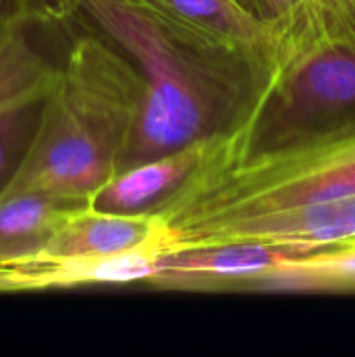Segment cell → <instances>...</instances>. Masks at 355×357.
<instances>
[{
    "label": "cell",
    "instance_id": "8",
    "mask_svg": "<svg viewBox=\"0 0 355 357\" xmlns=\"http://www.w3.org/2000/svg\"><path fill=\"white\" fill-rule=\"evenodd\" d=\"M197 47L235 52L267 40V26L239 0H143Z\"/></svg>",
    "mask_w": 355,
    "mask_h": 357
},
{
    "label": "cell",
    "instance_id": "5",
    "mask_svg": "<svg viewBox=\"0 0 355 357\" xmlns=\"http://www.w3.org/2000/svg\"><path fill=\"white\" fill-rule=\"evenodd\" d=\"M281 110L284 131L355 122V47L313 49L282 87Z\"/></svg>",
    "mask_w": 355,
    "mask_h": 357
},
{
    "label": "cell",
    "instance_id": "16",
    "mask_svg": "<svg viewBox=\"0 0 355 357\" xmlns=\"http://www.w3.org/2000/svg\"><path fill=\"white\" fill-rule=\"evenodd\" d=\"M265 3H268L270 7H274V10H278V13H285V10L291 7L292 0H265Z\"/></svg>",
    "mask_w": 355,
    "mask_h": 357
},
{
    "label": "cell",
    "instance_id": "3",
    "mask_svg": "<svg viewBox=\"0 0 355 357\" xmlns=\"http://www.w3.org/2000/svg\"><path fill=\"white\" fill-rule=\"evenodd\" d=\"M100 30L124 49L143 80L138 128L127 167L221 132V82L195 44L143 0H82Z\"/></svg>",
    "mask_w": 355,
    "mask_h": 357
},
{
    "label": "cell",
    "instance_id": "13",
    "mask_svg": "<svg viewBox=\"0 0 355 357\" xmlns=\"http://www.w3.org/2000/svg\"><path fill=\"white\" fill-rule=\"evenodd\" d=\"M44 101L21 105L0 114V192L16 173L33 139Z\"/></svg>",
    "mask_w": 355,
    "mask_h": 357
},
{
    "label": "cell",
    "instance_id": "14",
    "mask_svg": "<svg viewBox=\"0 0 355 357\" xmlns=\"http://www.w3.org/2000/svg\"><path fill=\"white\" fill-rule=\"evenodd\" d=\"M16 17L44 21V0H0V23Z\"/></svg>",
    "mask_w": 355,
    "mask_h": 357
},
{
    "label": "cell",
    "instance_id": "17",
    "mask_svg": "<svg viewBox=\"0 0 355 357\" xmlns=\"http://www.w3.org/2000/svg\"><path fill=\"white\" fill-rule=\"evenodd\" d=\"M239 2L244 3V6H246V7H249V9L254 10V3L265 2V0H239Z\"/></svg>",
    "mask_w": 355,
    "mask_h": 357
},
{
    "label": "cell",
    "instance_id": "12",
    "mask_svg": "<svg viewBox=\"0 0 355 357\" xmlns=\"http://www.w3.org/2000/svg\"><path fill=\"white\" fill-rule=\"evenodd\" d=\"M79 204L45 194L0 197V255L28 253L44 248L66 213Z\"/></svg>",
    "mask_w": 355,
    "mask_h": 357
},
{
    "label": "cell",
    "instance_id": "9",
    "mask_svg": "<svg viewBox=\"0 0 355 357\" xmlns=\"http://www.w3.org/2000/svg\"><path fill=\"white\" fill-rule=\"evenodd\" d=\"M212 136L167 155L125 167L97 192L93 204L115 213L148 211L194 171L207 152Z\"/></svg>",
    "mask_w": 355,
    "mask_h": 357
},
{
    "label": "cell",
    "instance_id": "7",
    "mask_svg": "<svg viewBox=\"0 0 355 357\" xmlns=\"http://www.w3.org/2000/svg\"><path fill=\"white\" fill-rule=\"evenodd\" d=\"M160 236L162 222L155 213L104 211L86 202L66 213L44 250L68 257H108L143 248L160 253Z\"/></svg>",
    "mask_w": 355,
    "mask_h": 357
},
{
    "label": "cell",
    "instance_id": "10",
    "mask_svg": "<svg viewBox=\"0 0 355 357\" xmlns=\"http://www.w3.org/2000/svg\"><path fill=\"white\" fill-rule=\"evenodd\" d=\"M38 20L16 17L0 23V114L47 100L59 80V68L37 49L30 30Z\"/></svg>",
    "mask_w": 355,
    "mask_h": 357
},
{
    "label": "cell",
    "instance_id": "1",
    "mask_svg": "<svg viewBox=\"0 0 355 357\" xmlns=\"http://www.w3.org/2000/svg\"><path fill=\"white\" fill-rule=\"evenodd\" d=\"M355 195V122L282 131L256 146L246 126L216 132L190 174L148 211L162 234Z\"/></svg>",
    "mask_w": 355,
    "mask_h": 357
},
{
    "label": "cell",
    "instance_id": "15",
    "mask_svg": "<svg viewBox=\"0 0 355 357\" xmlns=\"http://www.w3.org/2000/svg\"><path fill=\"white\" fill-rule=\"evenodd\" d=\"M82 0H44L45 20H61L79 10Z\"/></svg>",
    "mask_w": 355,
    "mask_h": 357
},
{
    "label": "cell",
    "instance_id": "4",
    "mask_svg": "<svg viewBox=\"0 0 355 357\" xmlns=\"http://www.w3.org/2000/svg\"><path fill=\"white\" fill-rule=\"evenodd\" d=\"M160 258L155 248L108 257H68L44 248L28 253L0 255V293L148 281Z\"/></svg>",
    "mask_w": 355,
    "mask_h": 357
},
{
    "label": "cell",
    "instance_id": "6",
    "mask_svg": "<svg viewBox=\"0 0 355 357\" xmlns=\"http://www.w3.org/2000/svg\"><path fill=\"white\" fill-rule=\"evenodd\" d=\"M289 255L298 253L258 243L187 250L160 258L146 282L167 289L251 288Z\"/></svg>",
    "mask_w": 355,
    "mask_h": 357
},
{
    "label": "cell",
    "instance_id": "11",
    "mask_svg": "<svg viewBox=\"0 0 355 357\" xmlns=\"http://www.w3.org/2000/svg\"><path fill=\"white\" fill-rule=\"evenodd\" d=\"M251 288L278 291H355V237L301 255H289Z\"/></svg>",
    "mask_w": 355,
    "mask_h": 357
},
{
    "label": "cell",
    "instance_id": "2",
    "mask_svg": "<svg viewBox=\"0 0 355 357\" xmlns=\"http://www.w3.org/2000/svg\"><path fill=\"white\" fill-rule=\"evenodd\" d=\"M141 98V75L127 59L100 38H79L0 197L45 194L93 202L127 167Z\"/></svg>",
    "mask_w": 355,
    "mask_h": 357
}]
</instances>
